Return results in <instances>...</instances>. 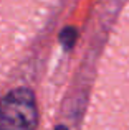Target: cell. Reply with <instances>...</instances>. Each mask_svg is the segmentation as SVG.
Instances as JSON below:
<instances>
[{
  "label": "cell",
  "mask_w": 129,
  "mask_h": 130,
  "mask_svg": "<svg viewBox=\"0 0 129 130\" xmlns=\"http://www.w3.org/2000/svg\"><path fill=\"white\" fill-rule=\"evenodd\" d=\"M61 41L66 44V46H71L73 44V41L76 40V30L74 28H64V31L61 33Z\"/></svg>",
  "instance_id": "cell-2"
},
{
  "label": "cell",
  "mask_w": 129,
  "mask_h": 130,
  "mask_svg": "<svg viewBox=\"0 0 129 130\" xmlns=\"http://www.w3.org/2000/svg\"><path fill=\"white\" fill-rule=\"evenodd\" d=\"M38 109L33 92L18 87L0 99V130H35Z\"/></svg>",
  "instance_id": "cell-1"
},
{
  "label": "cell",
  "mask_w": 129,
  "mask_h": 130,
  "mask_svg": "<svg viewBox=\"0 0 129 130\" xmlns=\"http://www.w3.org/2000/svg\"><path fill=\"white\" fill-rule=\"evenodd\" d=\"M56 130H66V128H64V127H60V128H56Z\"/></svg>",
  "instance_id": "cell-3"
}]
</instances>
